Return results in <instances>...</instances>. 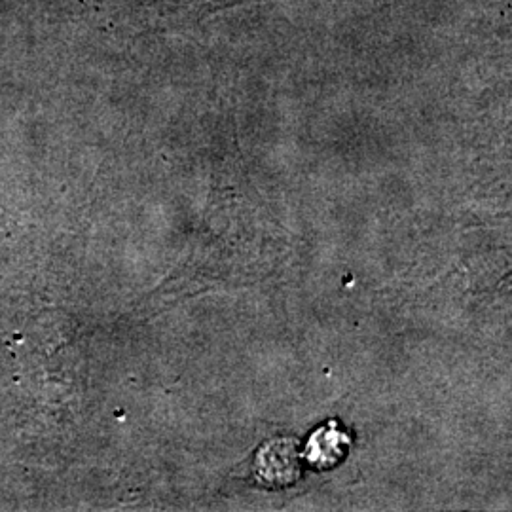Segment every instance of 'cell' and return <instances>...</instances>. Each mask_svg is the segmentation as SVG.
I'll use <instances>...</instances> for the list:
<instances>
[{"label":"cell","instance_id":"6da1fadb","mask_svg":"<svg viewBox=\"0 0 512 512\" xmlns=\"http://www.w3.org/2000/svg\"><path fill=\"white\" fill-rule=\"evenodd\" d=\"M298 452L291 440H275L264 446L256 459V475L272 486H289L298 478Z\"/></svg>","mask_w":512,"mask_h":512},{"label":"cell","instance_id":"7a4b0ae2","mask_svg":"<svg viewBox=\"0 0 512 512\" xmlns=\"http://www.w3.org/2000/svg\"><path fill=\"white\" fill-rule=\"evenodd\" d=\"M349 442L351 439L338 423L330 421L311 435L306 446V459L315 469H330L346 456Z\"/></svg>","mask_w":512,"mask_h":512}]
</instances>
